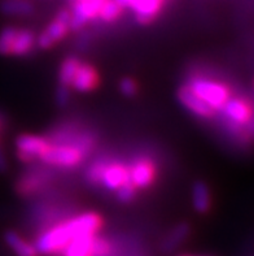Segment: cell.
Segmentation results:
<instances>
[{
	"label": "cell",
	"mask_w": 254,
	"mask_h": 256,
	"mask_svg": "<svg viewBox=\"0 0 254 256\" xmlns=\"http://www.w3.org/2000/svg\"><path fill=\"white\" fill-rule=\"evenodd\" d=\"M119 88H121V92H122L125 96H134L138 92V84L136 82L132 80V78H123L121 84H119Z\"/></svg>",
	"instance_id": "25"
},
{
	"label": "cell",
	"mask_w": 254,
	"mask_h": 256,
	"mask_svg": "<svg viewBox=\"0 0 254 256\" xmlns=\"http://www.w3.org/2000/svg\"><path fill=\"white\" fill-rule=\"evenodd\" d=\"M96 236V234H95ZM95 236H82L71 240L62 250V256H92Z\"/></svg>",
	"instance_id": "13"
},
{
	"label": "cell",
	"mask_w": 254,
	"mask_h": 256,
	"mask_svg": "<svg viewBox=\"0 0 254 256\" xmlns=\"http://www.w3.org/2000/svg\"><path fill=\"white\" fill-rule=\"evenodd\" d=\"M5 240L8 246L12 248V251L17 256H38L35 246L29 244L27 240H23L16 232H8L5 234Z\"/></svg>",
	"instance_id": "15"
},
{
	"label": "cell",
	"mask_w": 254,
	"mask_h": 256,
	"mask_svg": "<svg viewBox=\"0 0 254 256\" xmlns=\"http://www.w3.org/2000/svg\"><path fill=\"white\" fill-rule=\"evenodd\" d=\"M178 98H179V102L183 104L187 110L192 112L193 114H196L197 117H201V118H212L216 114V110L210 107L209 104L205 103V102L201 99L200 96H197L192 90H191L187 84L182 86L178 91Z\"/></svg>",
	"instance_id": "8"
},
{
	"label": "cell",
	"mask_w": 254,
	"mask_h": 256,
	"mask_svg": "<svg viewBox=\"0 0 254 256\" xmlns=\"http://www.w3.org/2000/svg\"><path fill=\"white\" fill-rule=\"evenodd\" d=\"M105 0H77L70 18V29L79 30L90 20L99 17L100 10Z\"/></svg>",
	"instance_id": "7"
},
{
	"label": "cell",
	"mask_w": 254,
	"mask_h": 256,
	"mask_svg": "<svg viewBox=\"0 0 254 256\" xmlns=\"http://www.w3.org/2000/svg\"><path fill=\"white\" fill-rule=\"evenodd\" d=\"M6 168V160L4 158V154L1 152V150H0V172H3L5 170Z\"/></svg>",
	"instance_id": "27"
},
{
	"label": "cell",
	"mask_w": 254,
	"mask_h": 256,
	"mask_svg": "<svg viewBox=\"0 0 254 256\" xmlns=\"http://www.w3.org/2000/svg\"><path fill=\"white\" fill-rule=\"evenodd\" d=\"M81 65V60L75 56H70L66 58L62 62L61 66H60V73H58V80H60V84L62 86H70L73 78H74L75 73H77L78 68Z\"/></svg>",
	"instance_id": "17"
},
{
	"label": "cell",
	"mask_w": 254,
	"mask_h": 256,
	"mask_svg": "<svg viewBox=\"0 0 254 256\" xmlns=\"http://www.w3.org/2000/svg\"><path fill=\"white\" fill-rule=\"evenodd\" d=\"M86 156L78 148L69 144H52L42 155L40 160L49 166L60 168H75L83 162Z\"/></svg>",
	"instance_id": "3"
},
{
	"label": "cell",
	"mask_w": 254,
	"mask_h": 256,
	"mask_svg": "<svg viewBox=\"0 0 254 256\" xmlns=\"http://www.w3.org/2000/svg\"><path fill=\"white\" fill-rule=\"evenodd\" d=\"M188 233H190V228H188V225H179V226L175 228L173 230V233L169 236L166 242H165L164 247L165 248H168V250L175 248V246H178V244H180L183 242V240L188 236Z\"/></svg>",
	"instance_id": "22"
},
{
	"label": "cell",
	"mask_w": 254,
	"mask_h": 256,
	"mask_svg": "<svg viewBox=\"0 0 254 256\" xmlns=\"http://www.w3.org/2000/svg\"><path fill=\"white\" fill-rule=\"evenodd\" d=\"M69 98H70V92H69L68 86H62V84H60V88H58L57 90V96H56L58 106H61V107L66 106L69 102Z\"/></svg>",
	"instance_id": "26"
},
{
	"label": "cell",
	"mask_w": 254,
	"mask_h": 256,
	"mask_svg": "<svg viewBox=\"0 0 254 256\" xmlns=\"http://www.w3.org/2000/svg\"><path fill=\"white\" fill-rule=\"evenodd\" d=\"M3 125H4V120H3V117L0 116V129L3 128Z\"/></svg>",
	"instance_id": "28"
},
{
	"label": "cell",
	"mask_w": 254,
	"mask_h": 256,
	"mask_svg": "<svg viewBox=\"0 0 254 256\" xmlns=\"http://www.w3.org/2000/svg\"><path fill=\"white\" fill-rule=\"evenodd\" d=\"M70 18L71 12L68 10H62L57 13L56 18L49 24V26L44 30L48 34L49 38L55 43L60 42L61 39L68 36L69 29H70Z\"/></svg>",
	"instance_id": "12"
},
{
	"label": "cell",
	"mask_w": 254,
	"mask_h": 256,
	"mask_svg": "<svg viewBox=\"0 0 254 256\" xmlns=\"http://www.w3.org/2000/svg\"><path fill=\"white\" fill-rule=\"evenodd\" d=\"M136 196V188L131 181L123 184L121 188L117 190V199L122 203H130L135 199Z\"/></svg>",
	"instance_id": "24"
},
{
	"label": "cell",
	"mask_w": 254,
	"mask_h": 256,
	"mask_svg": "<svg viewBox=\"0 0 254 256\" xmlns=\"http://www.w3.org/2000/svg\"><path fill=\"white\" fill-rule=\"evenodd\" d=\"M99 73L96 69L93 68L92 65L81 62L70 86H73L75 90L81 91V92H88L99 86Z\"/></svg>",
	"instance_id": "10"
},
{
	"label": "cell",
	"mask_w": 254,
	"mask_h": 256,
	"mask_svg": "<svg viewBox=\"0 0 254 256\" xmlns=\"http://www.w3.org/2000/svg\"><path fill=\"white\" fill-rule=\"evenodd\" d=\"M130 181L129 166L121 162H108V166L104 169L100 185L106 190H118L123 184Z\"/></svg>",
	"instance_id": "9"
},
{
	"label": "cell",
	"mask_w": 254,
	"mask_h": 256,
	"mask_svg": "<svg viewBox=\"0 0 254 256\" xmlns=\"http://www.w3.org/2000/svg\"><path fill=\"white\" fill-rule=\"evenodd\" d=\"M130 181L136 188H148L155 182L156 170L155 162L148 158H138L129 166Z\"/></svg>",
	"instance_id": "6"
},
{
	"label": "cell",
	"mask_w": 254,
	"mask_h": 256,
	"mask_svg": "<svg viewBox=\"0 0 254 256\" xmlns=\"http://www.w3.org/2000/svg\"><path fill=\"white\" fill-rule=\"evenodd\" d=\"M17 32L16 28H5L0 32V54L1 55H10L12 54V47L16 39Z\"/></svg>",
	"instance_id": "21"
},
{
	"label": "cell",
	"mask_w": 254,
	"mask_h": 256,
	"mask_svg": "<svg viewBox=\"0 0 254 256\" xmlns=\"http://www.w3.org/2000/svg\"><path fill=\"white\" fill-rule=\"evenodd\" d=\"M193 207L200 214H205L212 207V198L208 186L204 182H196L192 190Z\"/></svg>",
	"instance_id": "16"
},
{
	"label": "cell",
	"mask_w": 254,
	"mask_h": 256,
	"mask_svg": "<svg viewBox=\"0 0 254 256\" xmlns=\"http://www.w3.org/2000/svg\"><path fill=\"white\" fill-rule=\"evenodd\" d=\"M187 86L191 90L208 103L214 110H221L226 102L231 98V91L229 86L222 82L213 81L206 77L193 76L188 81Z\"/></svg>",
	"instance_id": "1"
},
{
	"label": "cell",
	"mask_w": 254,
	"mask_h": 256,
	"mask_svg": "<svg viewBox=\"0 0 254 256\" xmlns=\"http://www.w3.org/2000/svg\"><path fill=\"white\" fill-rule=\"evenodd\" d=\"M1 10L13 16H27L32 13V6L27 0H5L1 4Z\"/></svg>",
	"instance_id": "19"
},
{
	"label": "cell",
	"mask_w": 254,
	"mask_h": 256,
	"mask_svg": "<svg viewBox=\"0 0 254 256\" xmlns=\"http://www.w3.org/2000/svg\"><path fill=\"white\" fill-rule=\"evenodd\" d=\"M45 180L42 176L36 174V173H29V174L23 176L22 178L18 182V192L22 195H32L38 192L43 185H44Z\"/></svg>",
	"instance_id": "18"
},
{
	"label": "cell",
	"mask_w": 254,
	"mask_h": 256,
	"mask_svg": "<svg viewBox=\"0 0 254 256\" xmlns=\"http://www.w3.org/2000/svg\"><path fill=\"white\" fill-rule=\"evenodd\" d=\"M74 238V233L66 220L62 224L52 226L43 232L36 238L34 246L39 255H56V254H61L65 247Z\"/></svg>",
	"instance_id": "2"
},
{
	"label": "cell",
	"mask_w": 254,
	"mask_h": 256,
	"mask_svg": "<svg viewBox=\"0 0 254 256\" xmlns=\"http://www.w3.org/2000/svg\"><path fill=\"white\" fill-rule=\"evenodd\" d=\"M36 38L35 34L29 29H22L17 32L16 39L13 43L12 54L10 55L16 56H25L29 52L32 51V48L35 47Z\"/></svg>",
	"instance_id": "14"
},
{
	"label": "cell",
	"mask_w": 254,
	"mask_h": 256,
	"mask_svg": "<svg viewBox=\"0 0 254 256\" xmlns=\"http://www.w3.org/2000/svg\"><path fill=\"white\" fill-rule=\"evenodd\" d=\"M49 146L51 143L48 140L31 134H23L16 140L17 155L23 162H31L40 159Z\"/></svg>",
	"instance_id": "4"
},
{
	"label": "cell",
	"mask_w": 254,
	"mask_h": 256,
	"mask_svg": "<svg viewBox=\"0 0 254 256\" xmlns=\"http://www.w3.org/2000/svg\"><path fill=\"white\" fill-rule=\"evenodd\" d=\"M164 4V0H132L131 8L135 12L136 21L142 25H148L157 17Z\"/></svg>",
	"instance_id": "11"
},
{
	"label": "cell",
	"mask_w": 254,
	"mask_h": 256,
	"mask_svg": "<svg viewBox=\"0 0 254 256\" xmlns=\"http://www.w3.org/2000/svg\"><path fill=\"white\" fill-rule=\"evenodd\" d=\"M221 110L225 114V121L242 128L251 122L253 117V108L251 103L243 98H230Z\"/></svg>",
	"instance_id": "5"
},
{
	"label": "cell",
	"mask_w": 254,
	"mask_h": 256,
	"mask_svg": "<svg viewBox=\"0 0 254 256\" xmlns=\"http://www.w3.org/2000/svg\"><path fill=\"white\" fill-rule=\"evenodd\" d=\"M122 6L117 3L116 0H105L99 13V18L104 22H114L119 18L122 13Z\"/></svg>",
	"instance_id": "20"
},
{
	"label": "cell",
	"mask_w": 254,
	"mask_h": 256,
	"mask_svg": "<svg viewBox=\"0 0 254 256\" xmlns=\"http://www.w3.org/2000/svg\"><path fill=\"white\" fill-rule=\"evenodd\" d=\"M108 162H109L108 160L101 159L95 162L93 164H91L90 168L87 169V173H86L87 181L90 182V184H92V185H99L100 180H101V176H103L104 169H105V166H108Z\"/></svg>",
	"instance_id": "23"
}]
</instances>
